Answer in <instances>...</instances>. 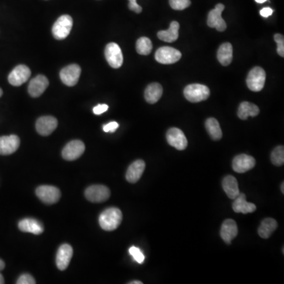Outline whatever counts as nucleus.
Instances as JSON below:
<instances>
[{
  "instance_id": "1",
  "label": "nucleus",
  "mask_w": 284,
  "mask_h": 284,
  "mask_svg": "<svg viewBox=\"0 0 284 284\" xmlns=\"http://www.w3.org/2000/svg\"><path fill=\"white\" fill-rule=\"evenodd\" d=\"M123 220V213L115 207L106 208L99 215V224L102 229L112 231L117 229Z\"/></svg>"
},
{
  "instance_id": "2",
  "label": "nucleus",
  "mask_w": 284,
  "mask_h": 284,
  "mask_svg": "<svg viewBox=\"0 0 284 284\" xmlns=\"http://www.w3.org/2000/svg\"><path fill=\"white\" fill-rule=\"evenodd\" d=\"M209 96V89L201 84H190L184 89L185 98L191 103L204 101Z\"/></svg>"
},
{
  "instance_id": "3",
  "label": "nucleus",
  "mask_w": 284,
  "mask_h": 284,
  "mask_svg": "<svg viewBox=\"0 0 284 284\" xmlns=\"http://www.w3.org/2000/svg\"><path fill=\"white\" fill-rule=\"evenodd\" d=\"M73 26V19L68 14H64L59 17L52 27V35L55 39H66L69 36Z\"/></svg>"
},
{
  "instance_id": "4",
  "label": "nucleus",
  "mask_w": 284,
  "mask_h": 284,
  "mask_svg": "<svg viewBox=\"0 0 284 284\" xmlns=\"http://www.w3.org/2000/svg\"><path fill=\"white\" fill-rule=\"evenodd\" d=\"M265 80L266 73L265 69L260 66H256L248 72L246 78L247 86L253 92H260L265 86Z\"/></svg>"
},
{
  "instance_id": "5",
  "label": "nucleus",
  "mask_w": 284,
  "mask_h": 284,
  "mask_svg": "<svg viewBox=\"0 0 284 284\" xmlns=\"http://www.w3.org/2000/svg\"><path fill=\"white\" fill-rule=\"evenodd\" d=\"M182 53L179 50L171 47H162L156 51L155 59L161 64H173L180 61Z\"/></svg>"
},
{
  "instance_id": "6",
  "label": "nucleus",
  "mask_w": 284,
  "mask_h": 284,
  "mask_svg": "<svg viewBox=\"0 0 284 284\" xmlns=\"http://www.w3.org/2000/svg\"><path fill=\"white\" fill-rule=\"evenodd\" d=\"M85 196L91 202L101 203L110 197L111 192L103 185H93L85 190Z\"/></svg>"
},
{
  "instance_id": "7",
  "label": "nucleus",
  "mask_w": 284,
  "mask_h": 284,
  "mask_svg": "<svg viewBox=\"0 0 284 284\" xmlns=\"http://www.w3.org/2000/svg\"><path fill=\"white\" fill-rule=\"evenodd\" d=\"M36 194L41 201L47 204H55L61 197L60 190L53 186H41L36 190Z\"/></svg>"
},
{
  "instance_id": "8",
  "label": "nucleus",
  "mask_w": 284,
  "mask_h": 284,
  "mask_svg": "<svg viewBox=\"0 0 284 284\" xmlns=\"http://www.w3.org/2000/svg\"><path fill=\"white\" fill-rule=\"evenodd\" d=\"M105 58L112 68L118 69L123 63V55L120 47L116 43H110L106 45L104 51Z\"/></svg>"
},
{
  "instance_id": "9",
  "label": "nucleus",
  "mask_w": 284,
  "mask_h": 284,
  "mask_svg": "<svg viewBox=\"0 0 284 284\" xmlns=\"http://www.w3.org/2000/svg\"><path fill=\"white\" fill-rule=\"evenodd\" d=\"M224 8V4H219L208 13L207 24L210 28H215L219 32H224L227 28V24L222 18Z\"/></svg>"
},
{
  "instance_id": "10",
  "label": "nucleus",
  "mask_w": 284,
  "mask_h": 284,
  "mask_svg": "<svg viewBox=\"0 0 284 284\" xmlns=\"http://www.w3.org/2000/svg\"><path fill=\"white\" fill-rule=\"evenodd\" d=\"M85 150V144L82 140H71L62 149V158L68 161H73L81 157Z\"/></svg>"
},
{
  "instance_id": "11",
  "label": "nucleus",
  "mask_w": 284,
  "mask_h": 284,
  "mask_svg": "<svg viewBox=\"0 0 284 284\" xmlns=\"http://www.w3.org/2000/svg\"><path fill=\"white\" fill-rule=\"evenodd\" d=\"M81 73H82V69L80 66L77 64H71L61 69L59 76L62 83L71 87V86H75L78 83Z\"/></svg>"
},
{
  "instance_id": "12",
  "label": "nucleus",
  "mask_w": 284,
  "mask_h": 284,
  "mask_svg": "<svg viewBox=\"0 0 284 284\" xmlns=\"http://www.w3.org/2000/svg\"><path fill=\"white\" fill-rule=\"evenodd\" d=\"M167 143L178 150H184L188 146L187 137L179 128H170L166 135Z\"/></svg>"
},
{
  "instance_id": "13",
  "label": "nucleus",
  "mask_w": 284,
  "mask_h": 284,
  "mask_svg": "<svg viewBox=\"0 0 284 284\" xmlns=\"http://www.w3.org/2000/svg\"><path fill=\"white\" fill-rule=\"evenodd\" d=\"M255 165V159L253 156L246 154L238 155L234 157L232 162L233 170L239 174L252 170Z\"/></svg>"
},
{
  "instance_id": "14",
  "label": "nucleus",
  "mask_w": 284,
  "mask_h": 284,
  "mask_svg": "<svg viewBox=\"0 0 284 284\" xmlns=\"http://www.w3.org/2000/svg\"><path fill=\"white\" fill-rule=\"evenodd\" d=\"M30 76L31 70L28 66L18 65L11 71L8 76V82L14 86H20L26 82Z\"/></svg>"
},
{
  "instance_id": "15",
  "label": "nucleus",
  "mask_w": 284,
  "mask_h": 284,
  "mask_svg": "<svg viewBox=\"0 0 284 284\" xmlns=\"http://www.w3.org/2000/svg\"><path fill=\"white\" fill-rule=\"evenodd\" d=\"M58 126V121L52 116H42L36 123L37 131L41 136H48L55 131Z\"/></svg>"
},
{
  "instance_id": "16",
  "label": "nucleus",
  "mask_w": 284,
  "mask_h": 284,
  "mask_svg": "<svg viewBox=\"0 0 284 284\" xmlns=\"http://www.w3.org/2000/svg\"><path fill=\"white\" fill-rule=\"evenodd\" d=\"M20 146V139L17 135L0 137V155H11L18 150Z\"/></svg>"
},
{
  "instance_id": "17",
  "label": "nucleus",
  "mask_w": 284,
  "mask_h": 284,
  "mask_svg": "<svg viewBox=\"0 0 284 284\" xmlns=\"http://www.w3.org/2000/svg\"><path fill=\"white\" fill-rule=\"evenodd\" d=\"M49 82L48 78L44 75H38L32 78L28 85V92L32 97L41 96L48 87Z\"/></svg>"
},
{
  "instance_id": "18",
  "label": "nucleus",
  "mask_w": 284,
  "mask_h": 284,
  "mask_svg": "<svg viewBox=\"0 0 284 284\" xmlns=\"http://www.w3.org/2000/svg\"><path fill=\"white\" fill-rule=\"evenodd\" d=\"M73 256V248L68 244H63L59 247L56 255L57 268L61 271L66 270L69 266Z\"/></svg>"
},
{
  "instance_id": "19",
  "label": "nucleus",
  "mask_w": 284,
  "mask_h": 284,
  "mask_svg": "<svg viewBox=\"0 0 284 284\" xmlns=\"http://www.w3.org/2000/svg\"><path fill=\"white\" fill-rule=\"evenodd\" d=\"M238 230L236 222L234 220H226L220 229V236L226 243L230 244L238 235Z\"/></svg>"
},
{
  "instance_id": "20",
  "label": "nucleus",
  "mask_w": 284,
  "mask_h": 284,
  "mask_svg": "<svg viewBox=\"0 0 284 284\" xmlns=\"http://www.w3.org/2000/svg\"><path fill=\"white\" fill-rule=\"evenodd\" d=\"M146 163L144 160H137L130 164L126 171V179L129 183H136L138 182L144 173Z\"/></svg>"
},
{
  "instance_id": "21",
  "label": "nucleus",
  "mask_w": 284,
  "mask_h": 284,
  "mask_svg": "<svg viewBox=\"0 0 284 284\" xmlns=\"http://www.w3.org/2000/svg\"><path fill=\"white\" fill-rule=\"evenodd\" d=\"M18 228L22 232L32 233L37 235L44 232L42 224L35 219L25 218L21 220L18 224Z\"/></svg>"
},
{
  "instance_id": "22",
  "label": "nucleus",
  "mask_w": 284,
  "mask_h": 284,
  "mask_svg": "<svg viewBox=\"0 0 284 284\" xmlns=\"http://www.w3.org/2000/svg\"><path fill=\"white\" fill-rule=\"evenodd\" d=\"M232 208L236 213L248 214V213H253L255 211L257 207L253 203L247 202L245 194L240 193L239 195L234 199Z\"/></svg>"
},
{
  "instance_id": "23",
  "label": "nucleus",
  "mask_w": 284,
  "mask_h": 284,
  "mask_svg": "<svg viewBox=\"0 0 284 284\" xmlns=\"http://www.w3.org/2000/svg\"><path fill=\"white\" fill-rule=\"evenodd\" d=\"M222 186L224 192L230 199L234 200L239 195L240 191L238 189V181L234 176H226L223 180Z\"/></svg>"
},
{
  "instance_id": "24",
  "label": "nucleus",
  "mask_w": 284,
  "mask_h": 284,
  "mask_svg": "<svg viewBox=\"0 0 284 284\" xmlns=\"http://www.w3.org/2000/svg\"><path fill=\"white\" fill-rule=\"evenodd\" d=\"M163 95V87L157 82L149 84L145 91V99L149 103H156Z\"/></svg>"
},
{
  "instance_id": "25",
  "label": "nucleus",
  "mask_w": 284,
  "mask_h": 284,
  "mask_svg": "<svg viewBox=\"0 0 284 284\" xmlns=\"http://www.w3.org/2000/svg\"><path fill=\"white\" fill-rule=\"evenodd\" d=\"M180 23L178 21H173L170 23L167 30H162L158 32L157 37L161 41L167 43H172L177 41L179 38V30H180Z\"/></svg>"
},
{
  "instance_id": "26",
  "label": "nucleus",
  "mask_w": 284,
  "mask_h": 284,
  "mask_svg": "<svg viewBox=\"0 0 284 284\" xmlns=\"http://www.w3.org/2000/svg\"><path fill=\"white\" fill-rule=\"evenodd\" d=\"M217 59L224 66H228L232 62L233 48L230 43H224L220 45L217 52Z\"/></svg>"
},
{
  "instance_id": "27",
  "label": "nucleus",
  "mask_w": 284,
  "mask_h": 284,
  "mask_svg": "<svg viewBox=\"0 0 284 284\" xmlns=\"http://www.w3.org/2000/svg\"><path fill=\"white\" fill-rule=\"evenodd\" d=\"M260 113V109L257 105L250 102H242L238 106V116L239 119L245 120L250 116L255 117Z\"/></svg>"
},
{
  "instance_id": "28",
  "label": "nucleus",
  "mask_w": 284,
  "mask_h": 284,
  "mask_svg": "<svg viewBox=\"0 0 284 284\" xmlns=\"http://www.w3.org/2000/svg\"><path fill=\"white\" fill-rule=\"evenodd\" d=\"M277 227H278V224H277L276 220L272 218L265 219L261 222V225L258 228V234L261 238L267 239L273 234L274 231L276 230Z\"/></svg>"
},
{
  "instance_id": "29",
  "label": "nucleus",
  "mask_w": 284,
  "mask_h": 284,
  "mask_svg": "<svg viewBox=\"0 0 284 284\" xmlns=\"http://www.w3.org/2000/svg\"><path fill=\"white\" fill-rule=\"evenodd\" d=\"M205 128L212 140H219L222 138L223 133L220 123L215 118H209L205 122Z\"/></svg>"
},
{
  "instance_id": "30",
  "label": "nucleus",
  "mask_w": 284,
  "mask_h": 284,
  "mask_svg": "<svg viewBox=\"0 0 284 284\" xmlns=\"http://www.w3.org/2000/svg\"><path fill=\"white\" fill-rule=\"evenodd\" d=\"M136 50L137 53L142 55H148L151 53L153 50V44L150 39L148 38H139L136 43Z\"/></svg>"
},
{
  "instance_id": "31",
  "label": "nucleus",
  "mask_w": 284,
  "mask_h": 284,
  "mask_svg": "<svg viewBox=\"0 0 284 284\" xmlns=\"http://www.w3.org/2000/svg\"><path fill=\"white\" fill-rule=\"evenodd\" d=\"M271 160L274 165L282 166L284 163V147L282 146H277L273 149L271 154Z\"/></svg>"
},
{
  "instance_id": "32",
  "label": "nucleus",
  "mask_w": 284,
  "mask_h": 284,
  "mask_svg": "<svg viewBox=\"0 0 284 284\" xmlns=\"http://www.w3.org/2000/svg\"><path fill=\"white\" fill-rule=\"evenodd\" d=\"M169 4L173 10L183 11L190 7V0H169Z\"/></svg>"
},
{
  "instance_id": "33",
  "label": "nucleus",
  "mask_w": 284,
  "mask_h": 284,
  "mask_svg": "<svg viewBox=\"0 0 284 284\" xmlns=\"http://www.w3.org/2000/svg\"><path fill=\"white\" fill-rule=\"evenodd\" d=\"M129 253L133 257V259L139 264H142L145 261V256L137 247L132 246L129 248Z\"/></svg>"
},
{
  "instance_id": "34",
  "label": "nucleus",
  "mask_w": 284,
  "mask_h": 284,
  "mask_svg": "<svg viewBox=\"0 0 284 284\" xmlns=\"http://www.w3.org/2000/svg\"><path fill=\"white\" fill-rule=\"evenodd\" d=\"M274 40L277 44V53L281 57H284V38L279 33L274 35Z\"/></svg>"
},
{
  "instance_id": "35",
  "label": "nucleus",
  "mask_w": 284,
  "mask_h": 284,
  "mask_svg": "<svg viewBox=\"0 0 284 284\" xmlns=\"http://www.w3.org/2000/svg\"><path fill=\"white\" fill-rule=\"evenodd\" d=\"M17 284H35L36 281L33 277L29 274H23L18 278Z\"/></svg>"
},
{
  "instance_id": "36",
  "label": "nucleus",
  "mask_w": 284,
  "mask_h": 284,
  "mask_svg": "<svg viewBox=\"0 0 284 284\" xmlns=\"http://www.w3.org/2000/svg\"><path fill=\"white\" fill-rule=\"evenodd\" d=\"M119 123H116V122H111V123H108V124L104 125L103 126V131L106 132V133H114L116 132L119 128Z\"/></svg>"
},
{
  "instance_id": "37",
  "label": "nucleus",
  "mask_w": 284,
  "mask_h": 284,
  "mask_svg": "<svg viewBox=\"0 0 284 284\" xmlns=\"http://www.w3.org/2000/svg\"><path fill=\"white\" fill-rule=\"evenodd\" d=\"M128 7H129V9L130 11L137 13V14H140L142 11V7L137 4V0H129Z\"/></svg>"
},
{
  "instance_id": "38",
  "label": "nucleus",
  "mask_w": 284,
  "mask_h": 284,
  "mask_svg": "<svg viewBox=\"0 0 284 284\" xmlns=\"http://www.w3.org/2000/svg\"><path fill=\"white\" fill-rule=\"evenodd\" d=\"M108 110H109V105L99 104L97 105V106H94V109H93V113L96 115V116H99V115L104 113V112H106Z\"/></svg>"
},
{
  "instance_id": "39",
  "label": "nucleus",
  "mask_w": 284,
  "mask_h": 284,
  "mask_svg": "<svg viewBox=\"0 0 284 284\" xmlns=\"http://www.w3.org/2000/svg\"><path fill=\"white\" fill-rule=\"evenodd\" d=\"M272 13H273V10L272 8H270V7H265V8H263L261 10V16L264 17V18H268V17L271 16L272 15Z\"/></svg>"
},
{
  "instance_id": "40",
  "label": "nucleus",
  "mask_w": 284,
  "mask_h": 284,
  "mask_svg": "<svg viewBox=\"0 0 284 284\" xmlns=\"http://www.w3.org/2000/svg\"><path fill=\"white\" fill-rule=\"evenodd\" d=\"M4 268H5V263L3 260H0V271L4 270Z\"/></svg>"
},
{
  "instance_id": "41",
  "label": "nucleus",
  "mask_w": 284,
  "mask_h": 284,
  "mask_svg": "<svg viewBox=\"0 0 284 284\" xmlns=\"http://www.w3.org/2000/svg\"><path fill=\"white\" fill-rule=\"evenodd\" d=\"M129 284H142L141 281L134 280L129 282Z\"/></svg>"
},
{
  "instance_id": "42",
  "label": "nucleus",
  "mask_w": 284,
  "mask_h": 284,
  "mask_svg": "<svg viewBox=\"0 0 284 284\" xmlns=\"http://www.w3.org/2000/svg\"><path fill=\"white\" fill-rule=\"evenodd\" d=\"M4 282H5V281H4V276L0 274V284H4Z\"/></svg>"
},
{
  "instance_id": "43",
  "label": "nucleus",
  "mask_w": 284,
  "mask_h": 284,
  "mask_svg": "<svg viewBox=\"0 0 284 284\" xmlns=\"http://www.w3.org/2000/svg\"><path fill=\"white\" fill-rule=\"evenodd\" d=\"M255 1L258 4H264V3L266 2L267 0H255Z\"/></svg>"
},
{
  "instance_id": "44",
  "label": "nucleus",
  "mask_w": 284,
  "mask_h": 284,
  "mask_svg": "<svg viewBox=\"0 0 284 284\" xmlns=\"http://www.w3.org/2000/svg\"><path fill=\"white\" fill-rule=\"evenodd\" d=\"M280 189L282 194H284V183H282V185H281Z\"/></svg>"
},
{
  "instance_id": "45",
  "label": "nucleus",
  "mask_w": 284,
  "mask_h": 284,
  "mask_svg": "<svg viewBox=\"0 0 284 284\" xmlns=\"http://www.w3.org/2000/svg\"><path fill=\"white\" fill-rule=\"evenodd\" d=\"M3 95V90L2 89H1V88H0V97H1V96H2Z\"/></svg>"
}]
</instances>
